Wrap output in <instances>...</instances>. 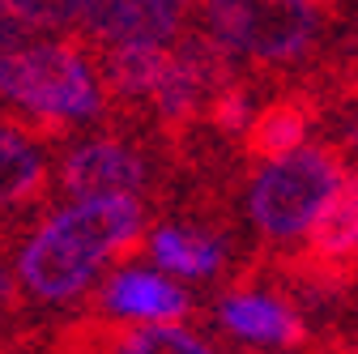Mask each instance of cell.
Wrapping results in <instances>:
<instances>
[{"label": "cell", "instance_id": "cell-16", "mask_svg": "<svg viewBox=\"0 0 358 354\" xmlns=\"http://www.w3.org/2000/svg\"><path fill=\"white\" fill-rule=\"evenodd\" d=\"M85 5L90 0H5V13H13L30 30H60V26H77Z\"/></svg>", "mask_w": 358, "mask_h": 354}, {"label": "cell", "instance_id": "cell-15", "mask_svg": "<svg viewBox=\"0 0 358 354\" xmlns=\"http://www.w3.org/2000/svg\"><path fill=\"white\" fill-rule=\"evenodd\" d=\"M252 120H256V111H252V90H248L243 77L222 85L205 107V124L217 132V137H239V132H248Z\"/></svg>", "mask_w": 358, "mask_h": 354}, {"label": "cell", "instance_id": "cell-18", "mask_svg": "<svg viewBox=\"0 0 358 354\" xmlns=\"http://www.w3.org/2000/svg\"><path fill=\"white\" fill-rule=\"evenodd\" d=\"M311 9H333V5H341V0H307Z\"/></svg>", "mask_w": 358, "mask_h": 354}, {"label": "cell", "instance_id": "cell-2", "mask_svg": "<svg viewBox=\"0 0 358 354\" xmlns=\"http://www.w3.org/2000/svg\"><path fill=\"white\" fill-rule=\"evenodd\" d=\"M350 175L337 146H303L278 162H264L248 192V213L268 248L290 243L311 231L329 197Z\"/></svg>", "mask_w": 358, "mask_h": 354}, {"label": "cell", "instance_id": "cell-17", "mask_svg": "<svg viewBox=\"0 0 358 354\" xmlns=\"http://www.w3.org/2000/svg\"><path fill=\"white\" fill-rule=\"evenodd\" d=\"M311 354H358V329L354 333H333L324 341H311Z\"/></svg>", "mask_w": 358, "mask_h": 354}, {"label": "cell", "instance_id": "cell-4", "mask_svg": "<svg viewBox=\"0 0 358 354\" xmlns=\"http://www.w3.org/2000/svg\"><path fill=\"white\" fill-rule=\"evenodd\" d=\"M141 222H145V209L137 197H90V201H77L73 209L52 213L43 227L103 256H137L145 248Z\"/></svg>", "mask_w": 358, "mask_h": 354}, {"label": "cell", "instance_id": "cell-12", "mask_svg": "<svg viewBox=\"0 0 358 354\" xmlns=\"http://www.w3.org/2000/svg\"><path fill=\"white\" fill-rule=\"evenodd\" d=\"M0 154H5V184H0V205H5L9 222L17 213H34V205L48 197V162H43L34 132L17 128V120H5V137H0Z\"/></svg>", "mask_w": 358, "mask_h": 354}, {"label": "cell", "instance_id": "cell-6", "mask_svg": "<svg viewBox=\"0 0 358 354\" xmlns=\"http://www.w3.org/2000/svg\"><path fill=\"white\" fill-rule=\"evenodd\" d=\"M99 269H103V252H90L73 239H60L48 227L30 235V243L17 252V282L43 303L81 295Z\"/></svg>", "mask_w": 358, "mask_h": 354}, {"label": "cell", "instance_id": "cell-13", "mask_svg": "<svg viewBox=\"0 0 358 354\" xmlns=\"http://www.w3.org/2000/svg\"><path fill=\"white\" fill-rule=\"evenodd\" d=\"M171 64H175V48H166V43H120L103 56V77L115 103H137L158 94Z\"/></svg>", "mask_w": 358, "mask_h": 354}, {"label": "cell", "instance_id": "cell-1", "mask_svg": "<svg viewBox=\"0 0 358 354\" xmlns=\"http://www.w3.org/2000/svg\"><path fill=\"white\" fill-rule=\"evenodd\" d=\"M81 43H26L5 52L0 90L13 107H26L48 137H60L69 120H94L103 111V90L81 60Z\"/></svg>", "mask_w": 358, "mask_h": 354}, {"label": "cell", "instance_id": "cell-8", "mask_svg": "<svg viewBox=\"0 0 358 354\" xmlns=\"http://www.w3.org/2000/svg\"><path fill=\"white\" fill-rule=\"evenodd\" d=\"M324 120V94L320 85H290L278 99L256 107V120L243 132V158L248 162H278L294 150H303L311 124Z\"/></svg>", "mask_w": 358, "mask_h": 354}, {"label": "cell", "instance_id": "cell-3", "mask_svg": "<svg viewBox=\"0 0 358 354\" xmlns=\"http://www.w3.org/2000/svg\"><path fill=\"white\" fill-rule=\"evenodd\" d=\"M209 30L243 60L290 69L320 48V9L307 0H205Z\"/></svg>", "mask_w": 358, "mask_h": 354}, {"label": "cell", "instance_id": "cell-9", "mask_svg": "<svg viewBox=\"0 0 358 354\" xmlns=\"http://www.w3.org/2000/svg\"><path fill=\"white\" fill-rule=\"evenodd\" d=\"M217 320L227 333L252 346H311V325L299 307L273 290H231L217 303Z\"/></svg>", "mask_w": 358, "mask_h": 354}, {"label": "cell", "instance_id": "cell-14", "mask_svg": "<svg viewBox=\"0 0 358 354\" xmlns=\"http://www.w3.org/2000/svg\"><path fill=\"white\" fill-rule=\"evenodd\" d=\"M150 256L162 264L166 274L175 278H213L222 274V264H227V243H222L217 235L201 231V227H158L150 235Z\"/></svg>", "mask_w": 358, "mask_h": 354}, {"label": "cell", "instance_id": "cell-11", "mask_svg": "<svg viewBox=\"0 0 358 354\" xmlns=\"http://www.w3.org/2000/svg\"><path fill=\"white\" fill-rule=\"evenodd\" d=\"M303 252L311 260L329 264V269L358 274V171H350L341 188L329 197V205L307 231Z\"/></svg>", "mask_w": 358, "mask_h": 354}, {"label": "cell", "instance_id": "cell-7", "mask_svg": "<svg viewBox=\"0 0 358 354\" xmlns=\"http://www.w3.org/2000/svg\"><path fill=\"white\" fill-rule=\"evenodd\" d=\"M145 184H150L145 158L132 146L115 141V137L77 146L60 162V188L69 197H77V201H90V197H137Z\"/></svg>", "mask_w": 358, "mask_h": 354}, {"label": "cell", "instance_id": "cell-19", "mask_svg": "<svg viewBox=\"0 0 358 354\" xmlns=\"http://www.w3.org/2000/svg\"><path fill=\"white\" fill-rule=\"evenodd\" d=\"M171 5H179V9H184V13H188V9L196 5V0H171Z\"/></svg>", "mask_w": 358, "mask_h": 354}, {"label": "cell", "instance_id": "cell-10", "mask_svg": "<svg viewBox=\"0 0 358 354\" xmlns=\"http://www.w3.org/2000/svg\"><path fill=\"white\" fill-rule=\"evenodd\" d=\"M99 303L115 320H179L192 307L188 290H179L175 282L158 274H141V269H120L103 286Z\"/></svg>", "mask_w": 358, "mask_h": 354}, {"label": "cell", "instance_id": "cell-5", "mask_svg": "<svg viewBox=\"0 0 358 354\" xmlns=\"http://www.w3.org/2000/svg\"><path fill=\"white\" fill-rule=\"evenodd\" d=\"M81 48H120V43H171L184 30V9L171 0H90L77 17Z\"/></svg>", "mask_w": 358, "mask_h": 354}]
</instances>
